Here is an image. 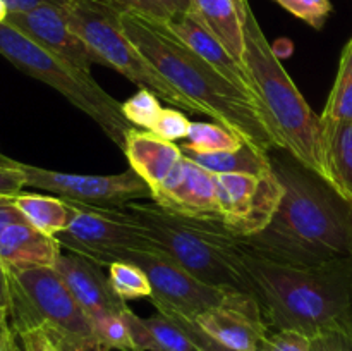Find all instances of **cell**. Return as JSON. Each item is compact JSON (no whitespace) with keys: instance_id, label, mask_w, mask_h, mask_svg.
<instances>
[{"instance_id":"cell-1","label":"cell","mask_w":352,"mask_h":351,"mask_svg":"<svg viewBox=\"0 0 352 351\" xmlns=\"http://www.w3.org/2000/svg\"><path fill=\"white\" fill-rule=\"evenodd\" d=\"M280 205L263 231L243 237L251 257L298 268L352 258V202L284 148L268 151Z\"/></svg>"},{"instance_id":"cell-2","label":"cell","mask_w":352,"mask_h":351,"mask_svg":"<svg viewBox=\"0 0 352 351\" xmlns=\"http://www.w3.org/2000/svg\"><path fill=\"white\" fill-rule=\"evenodd\" d=\"M122 26L143 57L198 114L212 117L265 153L280 148L258 103L179 40L167 24L136 12H122Z\"/></svg>"},{"instance_id":"cell-3","label":"cell","mask_w":352,"mask_h":351,"mask_svg":"<svg viewBox=\"0 0 352 351\" xmlns=\"http://www.w3.org/2000/svg\"><path fill=\"white\" fill-rule=\"evenodd\" d=\"M256 299L272 330L308 337L330 330L352 334V258L298 268L248 253Z\"/></svg>"},{"instance_id":"cell-4","label":"cell","mask_w":352,"mask_h":351,"mask_svg":"<svg viewBox=\"0 0 352 351\" xmlns=\"http://www.w3.org/2000/svg\"><path fill=\"white\" fill-rule=\"evenodd\" d=\"M124 209L140 222L158 250L192 275L223 291L256 296L243 237L234 234L222 219L182 215L157 203H127Z\"/></svg>"},{"instance_id":"cell-5","label":"cell","mask_w":352,"mask_h":351,"mask_svg":"<svg viewBox=\"0 0 352 351\" xmlns=\"http://www.w3.org/2000/svg\"><path fill=\"white\" fill-rule=\"evenodd\" d=\"M244 67L280 148L329 181L322 116L315 114L268 43L250 2L244 6Z\"/></svg>"},{"instance_id":"cell-6","label":"cell","mask_w":352,"mask_h":351,"mask_svg":"<svg viewBox=\"0 0 352 351\" xmlns=\"http://www.w3.org/2000/svg\"><path fill=\"white\" fill-rule=\"evenodd\" d=\"M0 55L24 74L60 93L124 150L127 133L134 126L124 117L122 103L107 93L91 72L52 54L6 21L0 23Z\"/></svg>"},{"instance_id":"cell-7","label":"cell","mask_w":352,"mask_h":351,"mask_svg":"<svg viewBox=\"0 0 352 351\" xmlns=\"http://www.w3.org/2000/svg\"><path fill=\"white\" fill-rule=\"evenodd\" d=\"M10 322L14 330L40 326L64 351H110L54 267L9 270Z\"/></svg>"},{"instance_id":"cell-8","label":"cell","mask_w":352,"mask_h":351,"mask_svg":"<svg viewBox=\"0 0 352 351\" xmlns=\"http://www.w3.org/2000/svg\"><path fill=\"white\" fill-rule=\"evenodd\" d=\"M62 10L72 30L98 55L102 65L116 69L131 83L150 89L172 107L198 114L196 107L175 92L129 40L122 26V10L107 0H64Z\"/></svg>"},{"instance_id":"cell-9","label":"cell","mask_w":352,"mask_h":351,"mask_svg":"<svg viewBox=\"0 0 352 351\" xmlns=\"http://www.w3.org/2000/svg\"><path fill=\"white\" fill-rule=\"evenodd\" d=\"M74 217L57 241L67 251L109 267L124 250H151L157 244L124 206H91L72 203ZM158 250V248H157Z\"/></svg>"},{"instance_id":"cell-10","label":"cell","mask_w":352,"mask_h":351,"mask_svg":"<svg viewBox=\"0 0 352 351\" xmlns=\"http://www.w3.org/2000/svg\"><path fill=\"white\" fill-rule=\"evenodd\" d=\"M116 262H131L143 268L151 284L150 301L158 312H174L196 320L201 313L222 305L230 292L201 281L157 248L124 250Z\"/></svg>"},{"instance_id":"cell-11","label":"cell","mask_w":352,"mask_h":351,"mask_svg":"<svg viewBox=\"0 0 352 351\" xmlns=\"http://www.w3.org/2000/svg\"><path fill=\"white\" fill-rule=\"evenodd\" d=\"M26 179V188L43 189L79 205L124 206L133 200L151 198V189L133 169L112 176H86L34 167L12 160Z\"/></svg>"},{"instance_id":"cell-12","label":"cell","mask_w":352,"mask_h":351,"mask_svg":"<svg viewBox=\"0 0 352 351\" xmlns=\"http://www.w3.org/2000/svg\"><path fill=\"white\" fill-rule=\"evenodd\" d=\"M213 176L220 219L234 234L250 237L270 224L284 195L274 171L263 176Z\"/></svg>"},{"instance_id":"cell-13","label":"cell","mask_w":352,"mask_h":351,"mask_svg":"<svg viewBox=\"0 0 352 351\" xmlns=\"http://www.w3.org/2000/svg\"><path fill=\"white\" fill-rule=\"evenodd\" d=\"M210 337L239 351H261L272 332L256 296L230 291L220 306L195 320Z\"/></svg>"},{"instance_id":"cell-14","label":"cell","mask_w":352,"mask_h":351,"mask_svg":"<svg viewBox=\"0 0 352 351\" xmlns=\"http://www.w3.org/2000/svg\"><path fill=\"white\" fill-rule=\"evenodd\" d=\"M6 23L19 30L52 54L78 67L91 72V65H102V61L86 41L67 23L62 7L43 3L24 12H9Z\"/></svg>"},{"instance_id":"cell-15","label":"cell","mask_w":352,"mask_h":351,"mask_svg":"<svg viewBox=\"0 0 352 351\" xmlns=\"http://www.w3.org/2000/svg\"><path fill=\"white\" fill-rule=\"evenodd\" d=\"M158 206L199 219H220L215 176L184 155L177 171L151 193Z\"/></svg>"},{"instance_id":"cell-16","label":"cell","mask_w":352,"mask_h":351,"mask_svg":"<svg viewBox=\"0 0 352 351\" xmlns=\"http://www.w3.org/2000/svg\"><path fill=\"white\" fill-rule=\"evenodd\" d=\"M54 268L64 279L91 323L103 317L120 315L127 306L126 301L113 291L102 265L91 258L67 251L60 253Z\"/></svg>"},{"instance_id":"cell-17","label":"cell","mask_w":352,"mask_h":351,"mask_svg":"<svg viewBox=\"0 0 352 351\" xmlns=\"http://www.w3.org/2000/svg\"><path fill=\"white\" fill-rule=\"evenodd\" d=\"M168 30L175 34L181 41H184L195 54L205 62H208L215 71H219L227 81L232 83L234 86L250 95L254 102L258 103L254 96L253 85L248 76V71L244 65H241L232 55L227 52V48L217 40L215 34L189 10V12H175L168 23H165ZM260 107V103H258Z\"/></svg>"},{"instance_id":"cell-18","label":"cell","mask_w":352,"mask_h":351,"mask_svg":"<svg viewBox=\"0 0 352 351\" xmlns=\"http://www.w3.org/2000/svg\"><path fill=\"white\" fill-rule=\"evenodd\" d=\"M122 151L129 167L150 186L151 193L164 186L184 160L181 145L138 127L127 133Z\"/></svg>"},{"instance_id":"cell-19","label":"cell","mask_w":352,"mask_h":351,"mask_svg":"<svg viewBox=\"0 0 352 351\" xmlns=\"http://www.w3.org/2000/svg\"><path fill=\"white\" fill-rule=\"evenodd\" d=\"M60 253L57 237L41 233L30 222L14 224L0 236V260L7 270L55 267Z\"/></svg>"},{"instance_id":"cell-20","label":"cell","mask_w":352,"mask_h":351,"mask_svg":"<svg viewBox=\"0 0 352 351\" xmlns=\"http://www.w3.org/2000/svg\"><path fill=\"white\" fill-rule=\"evenodd\" d=\"M248 0H191V12L244 65V6Z\"/></svg>"},{"instance_id":"cell-21","label":"cell","mask_w":352,"mask_h":351,"mask_svg":"<svg viewBox=\"0 0 352 351\" xmlns=\"http://www.w3.org/2000/svg\"><path fill=\"white\" fill-rule=\"evenodd\" d=\"M323 155L329 182L352 202V120L323 119Z\"/></svg>"},{"instance_id":"cell-22","label":"cell","mask_w":352,"mask_h":351,"mask_svg":"<svg viewBox=\"0 0 352 351\" xmlns=\"http://www.w3.org/2000/svg\"><path fill=\"white\" fill-rule=\"evenodd\" d=\"M182 153L212 174L263 176L272 171L268 153L260 151L246 141L236 150L219 151V153H199L191 150H182Z\"/></svg>"},{"instance_id":"cell-23","label":"cell","mask_w":352,"mask_h":351,"mask_svg":"<svg viewBox=\"0 0 352 351\" xmlns=\"http://www.w3.org/2000/svg\"><path fill=\"white\" fill-rule=\"evenodd\" d=\"M17 209L24 215L26 222L40 229L41 233L57 236L60 231L71 224L74 217V206L71 202L58 196L36 195V193H21L14 196Z\"/></svg>"},{"instance_id":"cell-24","label":"cell","mask_w":352,"mask_h":351,"mask_svg":"<svg viewBox=\"0 0 352 351\" xmlns=\"http://www.w3.org/2000/svg\"><path fill=\"white\" fill-rule=\"evenodd\" d=\"M320 116L332 120H352V38L340 54L336 83Z\"/></svg>"},{"instance_id":"cell-25","label":"cell","mask_w":352,"mask_h":351,"mask_svg":"<svg viewBox=\"0 0 352 351\" xmlns=\"http://www.w3.org/2000/svg\"><path fill=\"white\" fill-rule=\"evenodd\" d=\"M186 140L188 143L181 145L182 150L199 151V153H219V151L236 150L244 143L243 138L223 127L222 124L198 123V120H191Z\"/></svg>"},{"instance_id":"cell-26","label":"cell","mask_w":352,"mask_h":351,"mask_svg":"<svg viewBox=\"0 0 352 351\" xmlns=\"http://www.w3.org/2000/svg\"><path fill=\"white\" fill-rule=\"evenodd\" d=\"M109 279L113 291L124 301L151 296L150 279L140 265L131 262H113L109 265Z\"/></svg>"},{"instance_id":"cell-27","label":"cell","mask_w":352,"mask_h":351,"mask_svg":"<svg viewBox=\"0 0 352 351\" xmlns=\"http://www.w3.org/2000/svg\"><path fill=\"white\" fill-rule=\"evenodd\" d=\"M162 109L160 98L153 92L146 88H140L131 98L122 103V114L134 127L144 131H151L153 124L157 123Z\"/></svg>"},{"instance_id":"cell-28","label":"cell","mask_w":352,"mask_h":351,"mask_svg":"<svg viewBox=\"0 0 352 351\" xmlns=\"http://www.w3.org/2000/svg\"><path fill=\"white\" fill-rule=\"evenodd\" d=\"M144 323L153 334L158 351H198L181 327L175 326L164 313L158 312L157 315L148 317L144 319Z\"/></svg>"},{"instance_id":"cell-29","label":"cell","mask_w":352,"mask_h":351,"mask_svg":"<svg viewBox=\"0 0 352 351\" xmlns=\"http://www.w3.org/2000/svg\"><path fill=\"white\" fill-rule=\"evenodd\" d=\"M93 329H95L100 343L107 350L138 351L136 346L133 344V339H131L126 322H124L120 315H109L95 320L93 322Z\"/></svg>"},{"instance_id":"cell-30","label":"cell","mask_w":352,"mask_h":351,"mask_svg":"<svg viewBox=\"0 0 352 351\" xmlns=\"http://www.w3.org/2000/svg\"><path fill=\"white\" fill-rule=\"evenodd\" d=\"M275 2L315 30H322L325 26L333 9L330 0H275Z\"/></svg>"},{"instance_id":"cell-31","label":"cell","mask_w":352,"mask_h":351,"mask_svg":"<svg viewBox=\"0 0 352 351\" xmlns=\"http://www.w3.org/2000/svg\"><path fill=\"white\" fill-rule=\"evenodd\" d=\"M122 12H136L150 19L168 23L177 10L168 0H107Z\"/></svg>"},{"instance_id":"cell-32","label":"cell","mask_w":352,"mask_h":351,"mask_svg":"<svg viewBox=\"0 0 352 351\" xmlns=\"http://www.w3.org/2000/svg\"><path fill=\"white\" fill-rule=\"evenodd\" d=\"M189 126H191V120L179 109H162L160 116H158L157 123L153 124L150 133L175 143L182 138H188Z\"/></svg>"},{"instance_id":"cell-33","label":"cell","mask_w":352,"mask_h":351,"mask_svg":"<svg viewBox=\"0 0 352 351\" xmlns=\"http://www.w3.org/2000/svg\"><path fill=\"white\" fill-rule=\"evenodd\" d=\"M160 313L167 315L175 326L181 327L182 332L189 337V341L195 344V348L198 351H239V350H232V348L223 346L222 343H219V341H215L213 337H210L208 334H206L205 330L195 322V320L186 319V317L177 315V313L174 312H160Z\"/></svg>"},{"instance_id":"cell-34","label":"cell","mask_w":352,"mask_h":351,"mask_svg":"<svg viewBox=\"0 0 352 351\" xmlns=\"http://www.w3.org/2000/svg\"><path fill=\"white\" fill-rule=\"evenodd\" d=\"M120 317L126 322L131 339H133V344L136 346L138 351H158L157 341H155L153 334L150 332V329L144 323V319L138 317L129 306L122 310Z\"/></svg>"},{"instance_id":"cell-35","label":"cell","mask_w":352,"mask_h":351,"mask_svg":"<svg viewBox=\"0 0 352 351\" xmlns=\"http://www.w3.org/2000/svg\"><path fill=\"white\" fill-rule=\"evenodd\" d=\"M311 337L296 330H272L261 351H309Z\"/></svg>"},{"instance_id":"cell-36","label":"cell","mask_w":352,"mask_h":351,"mask_svg":"<svg viewBox=\"0 0 352 351\" xmlns=\"http://www.w3.org/2000/svg\"><path fill=\"white\" fill-rule=\"evenodd\" d=\"M17 339L23 344L24 351H64L54 337L40 326H26L16 330Z\"/></svg>"},{"instance_id":"cell-37","label":"cell","mask_w":352,"mask_h":351,"mask_svg":"<svg viewBox=\"0 0 352 351\" xmlns=\"http://www.w3.org/2000/svg\"><path fill=\"white\" fill-rule=\"evenodd\" d=\"M26 188V179L19 169L14 165L12 158H7L0 155V196H14L24 193Z\"/></svg>"},{"instance_id":"cell-38","label":"cell","mask_w":352,"mask_h":351,"mask_svg":"<svg viewBox=\"0 0 352 351\" xmlns=\"http://www.w3.org/2000/svg\"><path fill=\"white\" fill-rule=\"evenodd\" d=\"M309 351H352V334L330 330L311 337Z\"/></svg>"},{"instance_id":"cell-39","label":"cell","mask_w":352,"mask_h":351,"mask_svg":"<svg viewBox=\"0 0 352 351\" xmlns=\"http://www.w3.org/2000/svg\"><path fill=\"white\" fill-rule=\"evenodd\" d=\"M26 222L21 210L17 209L16 202L10 196H0V236L7 227L14 226V224Z\"/></svg>"},{"instance_id":"cell-40","label":"cell","mask_w":352,"mask_h":351,"mask_svg":"<svg viewBox=\"0 0 352 351\" xmlns=\"http://www.w3.org/2000/svg\"><path fill=\"white\" fill-rule=\"evenodd\" d=\"M17 334L10 322L9 310L0 308V351H16Z\"/></svg>"},{"instance_id":"cell-41","label":"cell","mask_w":352,"mask_h":351,"mask_svg":"<svg viewBox=\"0 0 352 351\" xmlns=\"http://www.w3.org/2000/svg\"><path fill=\"white\" fill-rule=\"evenodd\" d=\"M2 2L6 3L9 12H24V10H31L38 6H43V3H50V6L57 7L64 6V0H2Z\"/></svg>"},{"instance_id":"cell-42","label":"cell","mask_w":352,"mask_h":351,"mask_svg":"<svg viewBox=\"0 0 352 351\" xmlns=\"http://www.w3.org/2000/svg\"><path fill=\"white\" fill-rule=\"evenodd\" d=\"M0 308L10 310V275L0 260Z\"/></svg>"},{"instance_id":"cell-43","label":"cell","mask_w":352,"mask_h":351,"mask_svg":"<svg viewBox=\"0 0 352 351\" xmlns=\"http://www.w3.org/2000/svg\"><path fill=\"white\" fill-rule=\"evenodd\" d=\"M177 12H189L191 10V0H168Z\"/></svg>"},{"instance_id":"cell-44","label":"cell","mask_w":352,"mask_h":351,"mask_svg":"<svg viewBox=\"0 0 352 351\" xmlns=\"http://www.w3.org/2000/svg\"><path fill=\"white\" fill-rule=\"evenodd\" d=\"M7 14H9V10H7L6 3H3L2 0H0V23H3V21H6Z\"/></svg>"},{"instance_id":"cell-45","label":"cell","mask_w":352,"mask_h":351,"mask_svg":"<svg viewBox=\"0 0 352 351\" xmlns=\"http://www.w3.org/2000/svg\"><path fill=\"white\" fill-rule=\"evenodd\" d=\"M16 351H24L23 344H21V341H19V339H17V348H16Z\"/></svg>"}]
</instances>
